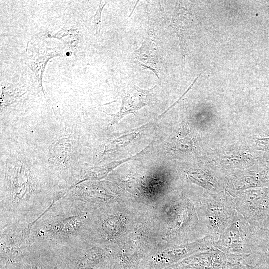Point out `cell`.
<instances>
[{"instance_id": "30bf717a", "label": "cell", "mask_w": 269, "mask_h": 269, "mask_svg": "<svg viewBox=\"0 0 269 269\" xmlns=\"http://www.w3.org/2000/svg\"><path fill=\"white\" fill-rule=\"evenodd\" d=\"M256 144L259 149L269 153V137L257 138Z\"/></svg>"}, {"instance_id": "3957f363", "label": "cell", "mask_w": 269, "mask_h": 269, "mask_svg": "<svg viewBox=\"0 0 269 269\" xmlns=\"http://www.w3.org/2000/svg\"><path fill=\"white\" fill-rule=\"evenodd\" d=\"M236 211L256 230L266 229L269 225V187L233 193Z\"/></svg>"}, {"instance_id": "277c9868", "label": "cell", "mask_w": 269, "mask_h": 269, "mask_svg": "<svg viewBox=\"0 0 269 269\" xmlns=\"http://www.w3.org/2000/svg\"><path fill=\"white\" fill-rule=\"evenodd\" d=\"M150 90H143L136 85H133L122 92L121 105L119 111L111 115L114 124L130 113L134 114L143 107L149 105Z\"/></svg>"}, {"instance_id": "8fae6325", "label": "cell", "mask_w": 269, "mask_h": 269, "mask_svg": "<svg viewBox=\"0 0 269 269\" xmlns=\"http://www.w3.org/2000/svg\"><path fill=\"white\" fill-rule=\"evenodd\" d=\"M225 269H254V268L244 262L243 260Z\"/></svg>"}, {"instance_id": "9c48e42d", "label": "cell", "mask_w": 269, "mask_h": 269, "mask_svg": "<svg viewBox=\"0 0 269 269\" xmlns=\"http://www.w3.org/2000/svg\"><path fill=\"white\" fill-rule=\"evenodd\" d=\"M106 4L105 1H100L99 6L96 10L95 15L93 16V24L96 33L98 32L99 24L101 21V13L104 7Z\"/></svg>"}, {"instance_id": "ba28073f", "label": "cell", "mask_w": 269, "mask_h": 269, "mask_svg": "<svg viewBox=\"0 0 269 269\" xmlns=\"http://www.w3.org/2000/svg\"><path fill=\"white\" fill-rule=\"evenodd\" d=\"M150 123L145 124L140 127L137 128L130 131H128L126 134L122 135L120 137L112 141L108 146L107 150H113L123 148L129 144L134 140L143 130L146 129Z\"/></svg>"}, {"instance_id": "7c38bea8", "label": "cell", "mask_w": 269, "mask_h": 269, "mask_svg": "<svg viewBox=\"0 0 269 269\" xmlns=\"http://www.w3.org/2000/svg\"><path fill=\"white\" fill-rule=\"evenodd\" d=\"M265 239H266L267 243L269 246V225L265 229Z\"/></svg>"}, {"instance_id": "5b68a950", "label": "cell", "mask_w": 269, "mask_h": 269, "mask_svg": "<svg viewBox=\"0 0 269 269\" xmlns=\"http://www.w3.org/2000/svg\"><path fill=\"white\" fill-rule=\"evenodd\" d=\"M159 58L156 45L149 37L145 38L141 46L135 51V63L142 69L152 71L158 78Z\"/></svg>"}, {"instance_id": "52a82bcc", "label": "cell", "mask_w": 269, "mask_h": 269, "mask_svg": "<svg viewBox=\"0 0 269 269\" xmlns=\"http://www.w3.org/2000/svg\"><path fill=\"white\" fill-rule=\"evenodd\" d=\"M191 13L185 8L176 5L172 19L174 28L178 33L181 41L183 34L192 24Z\"/></svg>"}, {"instance_id": "7a4b0ae2", "label": "cell", "mask_w": 269, "mask_h": 269, "mask_svg": "<svg viewBox=\"0 0 269 269\" xmlns=\"http://www.w3.org/2000/svg\"><path fill=\"white\" fill-rule=\"evenodd\" d=\"M213 247L230 255L244 259L259 250V237L247 221L236 212L233 220Z\"/></svg>"}, {"instance_id": "6da1fadb", "label": "cell", "mask_w": 269, "mask_h": 269, "mask_svg": "<svg viewBox=\"0 0 269 269\" xmlns=\"http://www.w3.org/2000/svg\"><path fill=\"white\" fill-rule=\"evenodd\" d=\"M197 216L206 236L218 240L237 212L232 197L210 195L196 202Z\"/></svg>"}, {"instance_id": "8992f818", "label": "cell", "mask_w": 269, "mask_h": 269, "mask_svg": "<svg viewBox=\"0 0 269 269\" xmlns=\"http://www.w3.org/2000/svg\"><path fill=\"white\" fill-rule=\"evenodd\" d=\"M59 55L60 53L57 50H51V49H48L36 55L33 54L29 56V58H27L26 60V64L34 72L38 79L39 85L42 90L41 81L45 66L50 59Z\"/></svg>"}]
</instances>
